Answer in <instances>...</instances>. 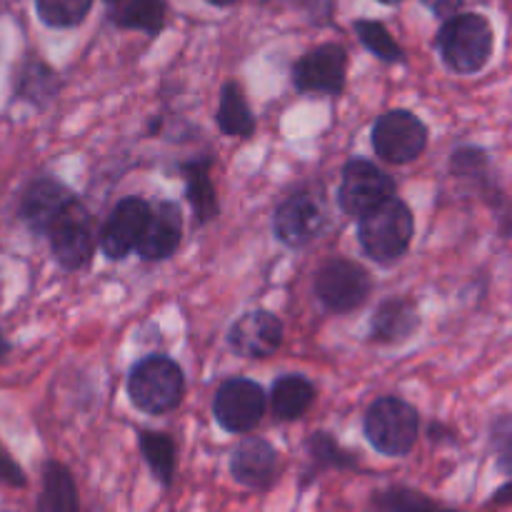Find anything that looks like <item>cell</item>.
Masks as SVG:
<instances>
[{
  "instance_id": "6da1fadb",
  "label": "cell",
  "mask_w": 512,
  "mask_h": 512,
  "mask_svg": "<svg viewBox=\"0 0 512 512\" xmlns=\"http://www.w3.org/2000/svg\"><path fill=\"white\" fill-rule=\"evenodd\" d=\"M495 48L493 25L480 13H455L438 33V50L453 73L473 75L490 63Z\"/></svg>"
},
{
  "instance_id": "7a4b0ae2",
  "label": "cell",
  "mask_w": 512,
  "mask_h": 512,
  "mask_svg": "<svg viewBox=\"0 0 512 512\" xmlns=\"http://www.w3.org/2000/svg\"><path fill=\"white\" fill-rule=\"evenodd\" d=\"M415 233V220L403 200L388 198L378 208L358 218L360 248L375 263H395L410 248Z\"/></svg>"
},
{
  "instance_id": "3957f363",
  "label": "cell",
  "mask_w": 512,
  "mask_h": 512,
  "mask_svg": "<svg viewBox=\"0 0 512 512\" xmlns=\"http://www.w3.org/2000/svg\"><path fill=\"white\" fill-rule=\"evenodd\" d=\"M183 390V370L165 355H148L135 363L128 375L130 403L148 415H163L178 408Z\"/></svg>"
},
{
  "instance_id": "277c9868",
  "label": "cell",
  "mask_w": 512,
  "mask_h": 512,
  "mask_svg": "<svg viewBox=\"0 0 512 512\" xmlns=\"http://www.w3.org/2000/svg\"><path fill=\"white\" fill-rule=\"evenodd\" d=\"M365 438L388 458H403L415 448L420 433V415L400 398H380L365 413Z\"/></svg>"
},
{
  "instance_id": "5b68a950",
  "label": "cell",
  "mask_w": 512,
  "mask_h": 512,
  "mask_svg": "<svg viewBox=\"0 0 512 512\" xmlns=\"http://www.w3.org/2000/svg\"><path fill=\"white\" fill-rule=\"evenodd\" d=\"M373 148L385 163H413L428 148V128L410 110H388L373 125Z\"/></svg>"
},
{
  "instance_id": "8992f818",
  "label": "cell",
  "mask_w": 512,
  "mask_h": 512,
  "mask_svg": "<svg viewBox=\"0 0 512 512\" xmlns=\"http://www.w3.org/2000/svg\"><path fill=\"white\" fill-rule=\"evenodd\" d=\"M315 295L330 313H350L368 300L373 280L353 260H330L315 275Z\"/></svg>"
},
{
  "instance_id": "52a82bcc",
  "label": "cell",
  "mask_w": 512,
  "mask_h": 512,
  "mask_svg": "<svg viewBox=\"0 0 512 512\" xmlns=\"http://www.w3.org/2000/svg\"><path fill=\"white\" fill-rule=\"evenodd\" d=\"M395 195V183L385 170L370 160H350L343 168L338 200L340 208L350 218H363L368 210L378 208Z\"/></svg>"
},
{
  "instance_id": "ba28073f",
  "label": "cell",
  "mask_w": 512,
  "mask_h": 512,
  "mask_svg": "<svg viewBox=\"0 0 512 512\" xmlns=\"http://www.w3.org/2000/svg\"><path fill=\"white\" fill-rule=\"evenodd\" d=\"M265 405H268V400H265L263 388L258 383L233 378L225 380L215 393L213 415L225 433L243 435L250 433L263 420Z\"/></svg>"
},
{
  "instance_id": "9c48e42d",
  "label": "cell",
  "mask_w": 512,
  "mask_h": 512,
  "mask_svg": "<svg viewBox=\"0 0 512 512\" xmlns=\"http://www.w3.org/2000/svg\"><path fill=\"white\" fill-rule=\"evenodd\" d=\"M50 250L63 270H80L90 263L95 250V230L88 210L75 200L63 218L50 228Z\"/></svg>"
},
{
  "instance_id": "30bf717a",
  "label": "cell",
  "mask_w": 512,
  "mask_h": 512,
  "mask_svg": "<svg viewBox=\"0 0 512 512\" xmlns=\"http://www.w3.org/2000/svg\"><path fill=\"white\" fill-rule=\"evenodd\" d=\"M348 50L338 43H325L308 50L293 65V85L300 93L338 95L345 88Z\"/></svg>"
},
{
  "instance_id": "8fae6325",
  "label": "cell",
  "mask_w": 512,
  "mask_h": 512,
  "mask_svg": "<svg viewBox=\"0 0 512 512\" xmlns=\"http://www.w3.org/2000/svg\"><path fill=\"white\" fill-rule=\"evenodd\" d=\"M150 218V205L143 198H125L113 208L100 230V248L108 260H123L138 248Z\"/></svg>"
},
{
  "instance_id": "7c38bea8",
  "label": "cell",
  "mask_w": 512,
  "mask_h": 512,
  "mask_svg": "<svg viewBox=\"0 0 512 512\" xmlns=\"http://www.w3.org/2000/svg\"><path fill=\"white\" fill-rule=\"evenodd\" d=\"M325 225V210L320 200L310 193H295L275 210L273 228L280 243L288 248H303L318 238Z\"/></svg>"
},
{
  "instance_id": "4fadbf2b",
  "label": "cell",
  "mask_w": 512,
  "mask_h": 512,
  "mask_svg": "<svg viewBox=\"0 0 512 512\" xmlns=\"http://www.w3.org/2000/svg\"><path fill=\"white\" fill-rule=\"evenodd\" d=\"M75 203V195L53 178L35 180L20 200V218L33 233L48 235L50 228L63 218L65 210Z\"/></svg>"
},
{
  "instance_id": "5bb4252c",
  "label": "cell",
  "mask_w": 512,
  "mask_h": 512,
  "mask_svg": "<svg viewBox=\"0 0 512 512\" xmlns=\"http://www.w3.org/2000/svg\"><path fill=\"white\" fill-rule=\"evenodd\" d=\"M230 348L243 358H268L283 343V323L270 310H250L228 333Z\"/></svg>"
},
{
  "instance_id": "9a60e30c",
  "label": "cell",
  "mask_w": 512,
  "mask_h": 512,
  "mask_svg": "<svg viewBox=\"0 0 512 512\" xmlns=\"http://www.w3.org/2000/svg\"><path fill=\"white\" fill-rule=\"evenodd\" d=\"M235 483L253 490H268L278 478V453L263 438H245L230 458Z\"/></svg>"
},
{
  "instance_id": "2e32d148",
  "label": "cell",
  "mask_w": 512,
  "mask_h": 512,
  "mask_svg": "<svg viewBox=\"0 0 512 512\" xmlns=\"http://www.w3.org/2000/svg\"><path fill=\"white\" fill-rule=\"evenodd\" d=\"M180 238H183V215L175 203H158L150 208L148 225L143 230V238L138 243L140 258L148 263L168 260L178 250Z\"/></svg>"
},
{
  "instance_id": "e0dca14e",
  "label": "cell",
  "mask_w": 512,
  "mask_h": 512,
  "mask_svg": "<svg viewBox=\"0 0 512 512\" xmlns=\"http://www.w3.org/2000/svg\"><path fill=\"white\" fill-rule=\"evenodd\" d=\"M418 325V310H415V305L410 300L390 298L378 305V310L373 315V323H370V330H373L375 343L393 345L408 340L418 330Z\"/></svg>"
},
{
  "instance_id": "ac0fdd59",
  "label": "cell",
  "mask_w": 512,
  "mask_h": 512,
  "mask_svg": "<svg viewBox=\"0 0 512 512\" xmlns=\"http://www.w3.org/2000/svg\"><path fill=\"white\" fill-rule=\"evenodd\" d=\"M315 400V388L303 375H283L270 390V408L278 420H298L310 410Z\"/></svg>"
},
{
  "instance_id": "d6986e66",
  "label": "cell",
  "mask_w": 512,
  "mask_h": 512,
  "mask_svg": "<svg viewBox=\"0 0 512 512\" xmlns=\"http://www.w3.org/2000/svg\"><path fill=\"white\" fill-rule=\"evenodd\" d=\"M38 512H80L78 488L65 465L53 463V460L45 465Z\"/></svg>"
},
{
  "instance_id": "ffe728a7",
  "label": "cell",
  "mask_w": 512,
  "mask_h": 512,
  "mask_svg": "<svg viewBox=\"0 0 512 512\" xmlns=\"http://www.w3.org/2000/svg\"><path fill=\"white\" fill-rule=\"evenodd\" d=\"M218 125L230 138H250L255 133V118L238 83H225L223 93H220Z\"/></svg>"
},
{
  "instance_id": "44dd1931",
  "label": "cell",
  "mask_w": 512,
  "mask_h": 512,
  "mask_svg": "<svg viewBox=\"0 0 512 512\" xmlns=\"http://www.w3.org/2000/svg\"><path fill=\"white\" fill-rule=\"evenodd\" d=\"M210 163L203 160V163H188L183 168L185 173V193H188L190 208H193L195 220L200 225L210 223V220L218 215V195H215L213 180H210L208 173Z\"/></svg>"
},
{
  "instance_id": "7402d4cb",
  "label": "cell",
  "mask_w": 512,
  "mask_h": 512,
  "mask_svg": "<svg viewBox=\"0 0 512 512\" xmlns=\"http://www.w3.org/2000/svg\"><path fill=\"white\" fill-rule=\"evenodd\" d=\"M140 453L148 463L150 473L163 488H168L175 478V443L170 435L143 430L140 433Z\"/></svg>"
},
{
  "instance_id": "603a6c76",
  "label": "cell",
  "mask_w": 512,
  "mask_h": 512,
  "mask_svg": "<svg viewBox=\"0 0 512 512\" xmlns=\"http://www.w3.org/2000/svg\"><path fill=\"white\" fill-rule=\"evenodd\" d=\"M115 23L128 30H143L148 35H158L165 25L163 0H125L115 13Z\"/></svg>"
},
{
  "instance_id": "cb8c5ba5",
  "label": "cell",
  "mask_w": 512,
  "mask_h": 512,
  "mask_svg": "<svg viewBox=\"0 0 512 512\" xmlns=\"http://www.w3.org/2000/svg\"><path fill=\"white\" fill-rule=\"evenodd\" d=\"M58 93V75L48 68L40 60H33L23 68L20 73V83H18V95L23 100H30L35 105L48 103L53 95Z\"/></svg>"
},
{
  "instance_id": "d4e9b609",
  "label": "cell",
  "mask_w": 512,
  "mask_h": 512,
  "mask_svg": "<svg viewBox=\"0 0 512 512\" xmlns=\"http://www.w3.org/2000/svg\"><path fill=\"white\" fill-rule=\"evenodd\" d=\"M355 35L360 38V43L375 55V58L385 60V63H403L405 53L398 43L393 40V35L388 33L383 23L378 20H355Z\"/></svg>"
},
{
  "instance_id": "484cf974",
  "label": "cell",
  "mask_w": 512,
  "mask_h": 512,
  "mask_svg": "<svg viewBox=\"0 0 512 512\" xmlns=\"http://www.w3.org/2000/svg\"><path fill=\"white\" fill-rule=\"evenodd\" d=\"M93 0H35L40 20L50 28H75L90 13Z\"/></svg>"
},
{
  "instance_id": "4316f807",
  "label": "cell",
  "mask_w": 512,
  "mask_h": 512,
  "mask_svg": "<svg viewBox=\"0 0 512 512\" xmlns=\"http://www.w3.org/2000/svg\"><path fill=\"white\" fill-rule=\"evenodd\" d=\"M450 170H453L455 178L473 180V183H478L480 188L485 190L490 188V178H488L490 160L483 148H473V145H468V148L455 150L453 158H450Z\"/></svg>"
},
{
  "instance_id": "83f0119b",
  "label": "cell",
  "mask_w": 512,
  "mask_h": 512,
  "mask_svg": "<svg viewBox=\"0 0 512 512\" xmlns=\"http://www.w3.org/2000/svg\"><path fill=\"white\" fill-rule=\"evenodd\" d=\"M310 458L315 460L318 468H335V470H350L358 465V458L353 453H348L345 448H340L338 440L328 433H315L308 440Z\"/></svg>"
},
{
  "instance_id": "f1b7e54d",
  "label": "cell",
  "mask_w": 512,
  "mask_h": 512,
  "mask_svg": "<svg viewBox=\"0 0 512 512\" xmlns=\"http://www.w3.org/2000/svg\"><path fill=\"white\" fill-rule=\"evenodd\" d=\"M375 512H430L438 505L423 493L408 488H388L373 498Z\"/></svg>"
},
{
  "instance_id": "f546056e",
  "label": "cell",
  "mask_w": 512,
  "mask_h": 512,
  "mask_svg": "<svg viewBox=\"0 0 512 512\" xmlns=\"http://www.w3.org/2000/svg\"><path fill=\"white\" fill-rule=\"evenodd\" d=\"M493 445L498 450L500 470L512 473V415H505L493 425Z\"/></svg>"
},
{
  "instance_id": "4dcf8cb0",
  "label": "cell",
  "mask_w": 512,
  "mask_h": 512,
  "mask_svg": "<svg viewBox=\"0 0 512 512\" xmlns=\"http://www.w3.org/2000/svg\"><path fill=\"white\" fill-rule=\"evenodd\" d=\"M0 483L10 485V488H25V483H28L20 465L10 458L3 445H0Z\"/></svg>"
},
{
  "instance_id": "1f68e13d",
  "label": "cell",
  "mask_w": 512,
  "mask_h": 512,
  "mask_svg": "<svg viewBox=\"0 0 512 512\" xmlns=\"http://www.w3.org/2000/svg\"><path fill=\"white\" fill-rule=\"evenodd\" d=\"M425 5H428L430 10H433L435 15H443V18H450V15H455V10L463 5V0H423Z\"/></svg>"
},
{
  "instance_id": "d6a6232c",
  "label": "cell",
  "mask_w": 512,
  "mask_h": 512,
  "mask_svg": "<svg viewBox=\"0 0 512 512\" xmlns=\"http://www.w3.org/2000/svg\"><path fill=\"white\" fill-rule=\"evenodd\" d=\"M490 503H493V505H512V480H510V483L500 485V488L495 490L493 498H490Z\"/></svg>"
},
{
  "instance_id": "836d02e7",
  "label": "cell",
  "mask_w": 512,
  "mask_h": 512,
  "mask_svg": "<svg viewBox=\"0 0 512 512\" xmlns=\"http://www.w3.org/2000/svg\"><path fill=\"white\" fill-rule=\"evenodd\" d=\"M208 3H213V5H233L235 0H208Z\"/></svg>"
},
{
  "instance_id": "e575fe53",
  "label": "cell",
  "mask_w": 512,
  "mask_h": 512,
  "mask_svg": "<svg viewBox=\"0 0 512 512\" xmlns=\"http://www.w3.org/2000/svg\"><path fill=\"white\" fill-rule=\"evenodd\" d=\"M5 350H8V345H5L3 335H0V358H3V355H5Z\"/></svg>"
},
{
  "instance_id": "d590c367",
  "label": "cell",
  "mask_w": 512,
  "mask_h": 512,
  "mask_svg": "<svg viewBox=\"0 0 512 512\" xmlns=\"http://www.w3.org/2000/svg\"><path fill=\"white\" fill-rule=\"evenodd\" d=\"M380 3H385V5H395V3H400V0H380Z\"/></svg>"
},
{
  "instance_id": "8d00e7d4",
  "label": "cell",
  "mask_w": 512,
  "mask_h": 512,
  "mask_svg": "<svg viewBox=\"0 0 512 512\" xmlns=\"http://www.w3.org/2000/svg\"><path fill=\"white\" fill-rule=\"evenodd\" d=\"M430 512H458V510H440V508H435V510H430Z\"/></svg>"
},
{
  "instance_id": "74e56055",
  "label": "cell",
  "mask_w": 512,
  "mask_h": 512,
  "mask_svg": "<svg viewBox=\"0 0 512 512\" xmlns=\"http://www.w3.org/2000/svg\"><path fill=\"white\" fill-rule=\"evenodd\" d=\"M108 3H118V0H108Z\"/></svg>"
}]
</instances>
